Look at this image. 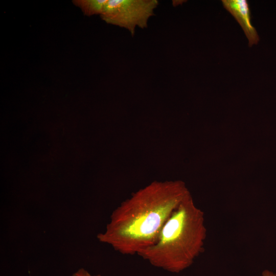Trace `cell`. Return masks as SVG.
Here are the masks:
<instances>
[{
	"label": "cell",
	"mask_w": 276,
	"mask_h": 276,
	"mask_svg": "<svg viewBox=\"0 0 276 276\" xmlns=\"http://www.w3.org/2000/svg\"><path fill=\"white\" fill-rule=\"evenodd\" d=\"M206 237L204 212L190 193L167 221L155 243L138 255L155 267L179 273L203 251Z\"/></svg>",
	"instance_id": "obj_2"
},
{
	"label": "cell",
	"mask_w": 276,
	"mask_h": 276,
	"mask_svg": "<svg viewBox=\"0 0 276 276\" xmlns=\"http://www.w3.org/2000/svg\"><path fill=\"white\" fill-rule=\"evenodd\" d=\"M72 276H101L100 274L96 275H91L87 271L83 268L79 269L76 272L74 273Z\"/></svg>",
	"instance_id": "obj_6"
},
{
	"label": "cell",
	"mask_w": 276,
	"mask_h": 276,
	"mask_svg": "<svg viewBox=\"0 0 276 276\" xmlns=\"http://www.w3.org/2000/svg\"><path fill=\"white\" fill-rule=\"evenodd\" d=\"M190 194L181 180L153 181L123 201L98 240L123 255H138L156 242L165 224Z\"/></svg>",
	"instance_id": "obj_1"
},
{
	"label": "cell",
	"mask_w": 276,
	"mask_h": 276,
	"mask_svg": "<svg viewBox=\"0 0 276 276\" xmlns=\"http://www.w3.org/2000/svg\"><path fill=\"white\" fill-rule=\"evenodd\" d=\"M158 5L157 0H108L100 16L107 23L124 28L134 36L137 27L147 28Z\"/></svg>",
	"instance_id": "obj_3"
},
{
	"label": "cell",
	"mask_w": 276,
	"mask_h": 276,
	"mask_svg": "<svg viewBox=\"0 0 276 276\" xmlns=\"http://www.w3.org/2000/svg\"><path fill=\"white\" fill-rule=\"evenodd\" d=\"M224 8L239 24L248 40L250 47L257 44L260 37L251 21V12L247 0H222Z\"/></svg>",
	"instance_id": "obj_4"
},
{
	"label": "cell",
	"mask_w": 276,
	"mask_h": 276,
	"mask_svg": "<svg viewBox=\"0 0 276 276\" xmlns=\"http://www.w3.org/2000/svg\"><path fill=\"white\" fill-rule=\"evenodd\" d=\"M262 276H276V273L269 270L265 269L262 272Z\"/></svg>",
	"instance_id": "obj_7"
},
{
	"label": "cell",
	"mask_w": 276,
	"mask_h": 276,
	"mask_svg": "<svg viewBox=\"0 0 276 276\" xmlns=\"http://www.w3.org/2000/svg\"><path fill=\"white\" fill-rule=\"evenodd\" d=\"M87 16L99 14L103 11L108 0H81L73 1Z\"/></svg>",
	"instance_id": "obj_5"
}]
</instances>
